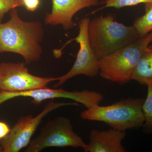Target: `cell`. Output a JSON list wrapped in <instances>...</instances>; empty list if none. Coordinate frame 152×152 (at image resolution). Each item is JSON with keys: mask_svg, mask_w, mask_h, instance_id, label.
I'll return each instance as SVG.
<instances>
[{"mask_svg": "<svg viewBox=\"0 0 152 152\" xmlns=\"http://www.w3.org/2000/svg\"><path fill=\"white\" fill-rule=\"evenodd\" d=\"M145 4V14L136 19L133 25L140 37L152 31V2Z\"/></svg>", "mask_w": 152, "mask_h": 152, "instance_id": "cell-13", "label": "cell"}, {"mask_svg": "<svg viewBox=\"0 0 152 152\" xmlns=\"http://www.w3.org/2000/svg\"><path fill=\"white\" fill-rule=\"evenodd\" d=\"M24 6L29 12H35L39 5L40 0H23Z\"/></svg>", "mask_w": 152, "mask_h": 152, "instance_id": "cell-17", "label": "cell"}, {"mask_svg": "<svg viewBox=\"0 0 152 152\" xmlns=\"http://www.w3.org/2000/svg\"><path fill=\"white\" fill-rule=\"evenodd\" d=\"M22 1H23V0H22Z\"/></svg>", "mask_w": 152, "mask_h": 152, "instance_id": "cell-20", "label": "cell"}, {"mask_svg": "<svg viewBox=\"0 0 152 152\" xmlns=\"http://www.w3.org/2000/svg\"><path fill=\"white\" fill-rule=\"evenodd\" d=\"M10 15L9 21L0 23V53L20 55L26 64L38 62L43 51L40 44L44 35L42 24L38 21H24L16 9Z\"/></svg>", "mask_w": 152, "mask_h": 152, "instance_id": "cell-1", "label": "cell"}, {"mask_svg": "<svg viewBox=\"0 0 152 152\" xmlns=\"http://www.w3.org/2000/svg\"><path fill=\"white\" fill-rule=\"evenodd\" d=\"M51 12L46 15L45 22L47 25H61L64 29L69 30L76 24L73 18L82 9L97 5L99 0H52Z\"/></svg>", "mask_w": 152, "mask_h": 152, "instance_id": "cell-10", "label": "cell"}, {"mask_svg": "<svg viewBox=\"0 0 152 152\" xmlns=\"http://www.w3.org/2000/svg\"><path fill=\"white\" fill-rule=\"evenodd\" d=\"M26 63H0V91L22 92L46 87L58 77H44L32 75Z\"/></svg>", "mask_w": 152, "mask_h": 152, "instance_id": "cell-9", "label": "cell"}, {"mask_svg": "<svg viewBox=\"0 0 152 152\" xmlns=\"http://www.w3.org/2000/svg\"><path fill=\"white\" fill-rule=\"evenodd\" d=\"M152 0H104L101 4H104L102 8L96 10L97 11L106 8H114L117 9L125 7L137 5L140 4L151 2Z\"/></svg>", "mask_w": 152, "mask_h": 152, "instance_id": "cell-15", "label": "cell"}, {"mask_svg": "<svg viewBox=\"0 0 152 152\" xmlns=\"http://www.w3.org/2000/svg\"><path fill=\"white\" fill-rule=\"evenodd\" d=\"M140 84L152 85V45H150L141 57L132 75Z\"/></svg>", "mask_w": 152, "mask_h": 152, "instance_id": "cell-12", "label": "cell"}, {"mask_svg": "<svg viewBox=\"0 0 152 152\" xmlns=\"http://www.w3.org/2000/svg\"><path fill=\"white\" fill-rule=\"evenodd\" d=\"M147 98L142 105L145 121L143 126L147 132H152V85L148 86Z\"/></svg>", "mask_w": 152, "mask_h": 152, "instance_id": "cell-14", "label": "cell"}, {"mask_svg": "<svg viewBox=\"0 0 152 152\" xmlns=\"http://www.w3.org/2000/svg\"><path fill=\"white\" fill-rule=\"evenodd\" d=\"M19 97L31 98L32 103L37 105L47 100L59 98L70 99L82 104L87 108L98 105L104 99L102 94L95 91L84 90L69 91L62 88L55 89L46 86L17 92L0 91V105L6 101Z\"/></svg>", "mask_w": 152, "mask_h": 152, "instance_id": "cell-7", "label": "cell"}, {"mask_svg": "<svg viewBox=\"0 0 152 152\" xmlns=\"http://www.w3.org/2000/svg\"><path fill=\"white\" fill-rule=\"evenodd\" d=\"M90 19H82L79 23L78 35L74 39L67 42L68 44L76 41L79 44L80 49L73 66L68 72L58 77V82L55 88L64 84L67 81L74 77L84 75L94 77L99 73V60L98 59L90 45L88 35V26Z\"/></svg>", "mask_w": 152, "mask_h": 152, "instance_id": "cell-8", "label": "cell"}, {"mask_svg": "<svg viewBox=\"0 0 152 152\" xmlns=\"http://www.w3.org/2000/svg\"><path fill=\"white\" fill-rule=\"evenodd\" d=\"M88 35L91 46L99 60L140 37L133 26H125L107 15L90 20Z\"/></svg>", "mask_w": 152, "mask_h": 152, "instance_id": "cell-2", "label": "cell"}, {"mask_svg": "<svg viewBox=\"0 0 152 152\" xmlns=\"http://www.w3.org/2000/svg\"><path fill=\"white\" fill-rule=\"evenodd\" d=\"M0 152H3V149L1 142H0Z\"/></svg>", "mask_w": 152, "mask_h": 152, "instance_id": "cell-19", "label": "cell"}, {"mask_svg": "<svg viewBox=\"0 0 152 152\" xmlns=\"http://www.w3.org/2000/svg\"><path fill=\"white\" fill-rule=\"evenodd\" d=\"M145 99L127 98L110 105L94 106L82 112V119L103 122L112 129L122 131L143 126L142 105Z\"/></svg>", "mask_w": 152, "mask_h": 152, "instance_id": "cell-3", "label": "cell"}, {"mask_svg": "<svg viewBox=\"0 0 152 152\" xmlns=\"http://www.w3.org/2000/svg\"><path fill=\"white\" fill-rule=\"evenodd\" d=\"M126 135L125 131L113 129L102 131L92 130L86 152H126L122 144Z\"/></svg>", "mask_w": 152, "mask_h": 152, "instance_id": "cell-11", "label": "cell"}, {"mask_svg": "<svg viewBox=\"0 0 152 152\" xmlns=\"http://www.w3.org/2000/svg\"><path fill=\"white\" fill-rule=\"evenodd\" d=\"M11 129L7 124L0 121V140H2L7 137Z\"/></svg>", "mask_w": 152, "mask_h": 152, "instance_id": "cell-18", "label": "cell"}, {"mask_svg": "<svg viewBox=\"0 0 152 152\" xmlns=\"http://www.w3.org/2000/svg\"><path fill=\"white\" fill-rule=\"evenodd\" d=\"M23 5L22 0H0V23L7 13Z\"/></svg>", "mask_w": 152, "mask_h": 152, "instance_id": "cell-16", "label": "cell"}, {"mask_svg": "<svg viewBox=\"0 0 152 152\" xmlns=\"http://www.w3.org/2000/svg\"><path fill=\"white\" fill-rule=\"evenodd\" d=\"M87 144L74 131L70 120L66 117H57L49 120L40 133L31 141L26 152H39L51 147L82 148L86 152Z\"/></svg>", "mask_w": 152, "mask_h": 152, "instance_id": "cell-5", "label": "cell"}, {"mask_svg": "<svg viewBox=\"0 0 152 152\" xmlns=\"http://www.w3.org/2000/svg\"><path fill=\"white\" fill-rule=\"evenodd\" d=\"M152 43V31L99 60L100 76L121 85L131 80L141 57Z\"/></svg>", "mask_w": 152, "mask_h": 152, "instance_id": "cell-4", "label": "cell"}, {"mask_svg": "<svg viewBox=\"0 0 152 152\" xmlns=\"http://www.w3.org/2000/svg\"><path fill=\"white\" fill-rule=\"evenodd\" d=\"M68 106L80 105L75 102H65L52 100L47 104L42 110L35 116L30 115L20 117L7 136L2 140L1 144L3 152H18L27 147L44 118L53 111Z\"/></svg>", "mask_w": 152, "mask_h": 152, "instance_id": "cell-6", "label": "cell"}]
</instances>
